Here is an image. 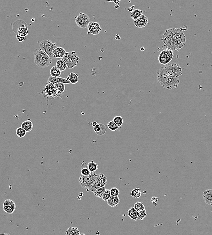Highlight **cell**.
I'll return each mask as SVG.
<instances>
[{
	"label": "cell",
	"instance_id": "obj_7",
	"mask_svg": "<svg viewBox=\"0 0 212 235\" xmlns=\"http://www.w3.org/2000/svg\"><path fill=\"white\" fill-rule=\"evenodd\" d=\"M39 46L40 49L48 55L51 59L54 58V52L57 47L55 43H53L49 40H45L39 43Z\"/></svg>",
	"mask_w": 212,
	"mask_h": 235
},
{
	"label": "cell",
	"instance_id": "obj_1",
	"mask_svg": "<svg viewBox=\"0 0 212 235\" xmlns=\"http://www.w3.org/2000/svg\"><path fill=\"white\" fill-rule=\"evenodd\" d=\"M157 82L162 87L168 90L176 88L180 84L179 78L169 77L158 70L156 76Z\"/></svg>",
	"mask_w": 212,
	"mask_h": 235
},
{
	"label": "cell",
	"instance_id": "obj_20",
	"mask_svg": "<svg viewBox=\"0 0 212 235\" xmlns=\"http://www.w3.org/2000/svg\"><path fill=\"white\" fill-rule=\"evenodd\" d=\"M21 127L24 128L27 132H31L33 128V124L31 121L28 119V120L22 123Z\"/></svg>",
	"mask_w": 212,
	"mask_h": 235
},
{
	"label": "cell",
	"instance_id": "obj_30",
	"mask_svg": "<svg viewBox=\"0 0 212 235\" xmlns=\"http://www.w3.org/2000/svg\"><path fill=\"white\" fill-rule=\"evenodd\" d=\"M130 195H131V196L134 198H139L142 195V191L139 188H135L131 191Z\"/></svg>",
	"mask_w": 212,
	"mask_h": 235
},
{
	"label": "cell",
	"instance_id": "obj_23",
	"mask_svg": "<svg viewBox=\"0 0 212 235\" xmlns=\"http://www.w3.org/2000/svg\"><path fill=\"white\" fill-rule=\"evenodd\" d=\"M66 235H80V231L78 228L70 227L66 231Z\"/></svg>",
	"mask_w": 212,
	"mask_h": 235
},
{
	"label": "cell",
	"instance_id": "obj_21",
	"mask_svg": "<svg viewBox=\"0 0 212 235\" xmlns=\"http://www.w3.org/2000/svg\"><path fill=\"white\" fill-rule=\"evenodd\" d=\"M66 79L70 81V83L76 84L79 81V75L77 73L71 72L68 75Z\"/></svg>",
	"mask_w": 212,
	"mask_h": 235
},
{
	"label": "cell",
	"instance_id": "obj_34",
	"mask_svg": "<svg viewBox=\"0 0 212 235\" xmlns=\"http://www.w3.org/2000/svg\"><path fill=\"white\" fill-rule=\"evenodd\" d=\"M27 132L22 127H19L16 130V134L18 137L20 138L24 137L26 135Z\"/></svg>",
	"mask_w": 212,
	"mask_h": 235
},
{
	"label": "cell",
	"instance_id": "obj_5",
	"mask_svg": "<svg viewBox=\"0 0 212 235\" xmlns=\"http://www.w3.org/2000/svg\"><path fill=\"white\" fill-rule=\"evenodd\" d=\"M182 30L177 28H171L166 31L163 35L161 40L171 41L179 39L184 35Z\"/></svg>",
	"mask_w": 212,
	"mask_h": 235
},
{
	"label": "cell",
	"instance_id": "obj_4",
	"mask_svg": "<svg viewBox=\"0 0 212 235\" xmlns=\"http://www.w3.org/2000/svg\"><path fill=\"white\" fill-rule=\"evenodd\" d=\"M186 37L185 35L179 39L171 41H163L164 46L166 48L172 51H179L180 49L184 47L186 43Z\"/></svg>",
	"mask_w": 212,
	"mask_h": 235
},
{
	"label": "cell",
	"instance_id": "obj_19",
	"mask_svg": "<svg viewBox=\"0 0 212 235\" xmlns=\"http://www.w3.org/2000/svg\"><path fill=\"white\" fill-rule=\"evenodd\" d=\"M107 202V204L110 206L114 207H117L118 204L120 203V199L118 196L114 197L111 196Z\"/></svg>",
	"mask_w": 212,
	"mask_h": 235
},
{
	"label": "cell",
	"instance_id": "obj_39",
	"mask_svg": "<svg viewBox=\"0 0 212 235\" xmlns=\"http://www.w3.org/2000/svg\"><path fill=\"white\" fill-rule=\"evenodd\" d=\"M111 195L112 196H118L119 195V191L118 189L117 188H112L110 189Z\"/></svg>",
	"mask_w": 212,
	"mask_h": 235
},
{
	"label": "cell",
	"instance_id": "obj_26",
	"mask_svg": "<svg viewBox=\"0 0 212 235\" xmlns=\"http://www.w3.org/2000/svg\"><path fill=\"white\" fill-rule=\"evenodd\" d=\"M56 66L61 72L64 71L65 70H66V68L67 67L65 62L62 59L58 60L57 62Z\"/></svg>",
	"mask_w": 212,
	"mask_h": 235
},
{
	"label": "cell",
	"instance_id": "obj_6",
	"mask_svg": "<svg viewBox=\"0 0 212 235\" xmlns=\"http://www.w3.org/2000/svg\"><path fill=\"white\" fill-rule=\"evenodd\" d=\"M98 176L95 172L91 173L87 176L81 175L79 179L80 184L84 189H90L94 185Z\"/></svg>",
	"mask_w": 212,
	"mask_h": 235
},
{
	"label": "cell",
	"instance_id": "obj_9",
	"mask_svg": "<svg viewBox=\"0 0 212 235\" xmlns=\"http://www.w3.org/2000/svg\"><path fill=\"white\" fill-rule=\"evenodd\" d=\"M173 56V52L172 50H163L159 56V63L162 65H166L172 61Z\"/></svg>",
	"mask_w": 212,
	"mask_h": 235
},
{
	"label": "cell",
	"instance_id": "obj_35",
	"mask_svg": "<svg viewBox=\"0 0 212 235\" xmlns=\"http://www.w3.org/2000/svg\"><path fill=\"white\" fill-rule=\"evenodd\" d=\"M147 215V213L146 209L138 211L137 212V220H143L146 218Z\"/></svg>",
	"mask_w": 212,
	"mask_h": 235
},
{
	"label": "cell",
	"instance_id": "obj_38",
	"mask_svg": "<svg viewBox=\"0 0 212 235\" xmlns=\"http://www.w3.org/2000/svg\"><path fill=\"white\" fill-rule=\"evenodd\" d=\"M111 196V195L110 190L106 189L104 194L103 195L102 198L104 201H107Z\"/></svg>",
	"mask_w": 212,
	"mask_h": 235
},
{
	"label": "cell",
	"instance_id": "obj_22",
	"mask_svg": "<svg viewBox=\"0 0 212 235\" xmlns=\"http://www.w3.org/2000/svg\"><path fill=\"white\" fill-rule=\"evenodd\" d=\"M128 217L134 221L137 220V212L134 208V207H131L128 211Z\"/></svg>",
	"mask_w": 212,
	"mask_h": 235
},
{
	"label": "cell",
	"instance_id": "obj_42",
	"mask_svg": "<svg viewBox=\"0 0 212 235\" xmlns=\"http://www.w3.org/2000/svg\"><path fill=\"white\" fill-rule=\"evenodd\" d=\"M101 125H100V124H98L97 125H96V126L94 127V128H93V130H94V132H95L96 134H98V133H99V132H100V131H101Z\"/></svg>",
	"mask_w": 212,
	"mask_h": 235
},
{
	"label": "cell",
	"instance_id": "obj_27",
	"mask_svg": "<svg viewBox=\"0 0 212 235\" xmlns=\"http://www.w3.org/2000/svg\"><path fill=\"white\" fill-rule=\"evenodd\" d=\"M62 72L59 70L56 66H54L51 68L50 70V74L51 76L53 77H55V78H58V77H60L61 75Z\"/></svg>",
	"mask_w": 212,
	"mask_h": 235
},
{
	"label": "cell",
	"instance_id": "obj_32",
	"mask_svg": "<svg viewBox=\"0 0 212 235\" xmlns=\"http://www.w3.org/2000/svg\"><path fill=\"white\" fill-rule=\"evenodd\" d=\"M106 190L105 187L99 188L98 189H96L95 192H94V195L95 196L97 197L102 198L103 195H104Z\"/></svg>",
	"mask_w": 212,
	"mask_h": 235
},
{
	"label": "cell",
	"instance_id": "obj_18",
	"mask_svg": "<svg viewBox=\"0 0 212 235\" xmlns=\"http://www.w3.org/2000/svg\"><path fill=\"white\" fill-rule=\"evenodd\" d=\"M66 54L71 59L75 66L78 65L80 61V58L76 52H74V51L67 52V53H66Z\"/></svg>",
	"mask_w": 212,
	"mask_h": 235
},
{
	"label": "cell",
	"instance_id": "obj_37",
	"mask_svg": "<svg viewBox=\"0 0 212 235\" xmlns=\"http://www.w3.org/2000/svg\"><path fill=\"white\" fill-rule=\"evenodd\" d=\"M134 208L137 212L143 210L145 209V206L142 202H137L134 204Z\"/></svg>",
	"mask_w": 212,
	"mask_h": 235
},
{
	"label": "cell",
	"instance_id": "obj_17",
	"mask_svg": "<svg viewBox=\"0 0 212 235\" xmlns=\"http://www.w3.org/2000/svg\"><path fill=\"white\" fill-rule=\"evenodd\" d=\"M66 54L65 50L62 47H57L54 52V58H60L62 59Z\"/></svg>",
	"mask_w": 212,
	"mask_h": 235
},
{
	"label": "cell",
	"instance_id": "obj_43",
	"mask_svg": "<svg viewBox=\"0 0 212 235\" xmlns=\"http://www.w3.org/2000/svg\"><path fill=\"white\" fill-rule=\"evenodd\" d=\"M16 38L19 41V42H23L25 40V37H24V36H20V35H17L16 36Z\"/></svg>",
	"mask_w": 212,
	"mask_h": 235
},
{
	"label": "cell",
	"instance_id": "obj_15",
	"mask_svg": "<svg viewBox=\"0 0 212 235\" xmlns=\"http://www.w3.org/2000/svg\"><path fill=\"white\" fill-rule=\"evenodd\" d=\"M48 82L52 83V84H54V85L59 84V83H63V84H64L70 83V81L67 80L66 79L60 78V77L55 78V77H53L52 76H50L49 78Z\"/></svg>",
	"mask_w": 212,
	"mask_h": 235
},
{
	"label": "cell",
	"instance_id": "obj_24",
	"mask_svg": "<svg viewBox=\"0 0 212 235\" xmlns=\"http://www.w3.org/2000/svg\"><path fill=\"white\" fill-rule=\"evenodd\" d=\"M87 167L90 171V172H95L98 169V165L95 161L92 160L88 162Z\"/></svg>",
	"mask_w": 212,
	"mask_h": 235
},
{
	"label": "cell",
	"instance_id": "obj_3",
	"mask_svg": "<svg viewBox=\"0 0 212 235\" xmlns=\"http://www.w3.org/2000/svg\"><path fill=\"white\" fill-rule=\"evenodd\" d=\"M162 73L169 77L179 78L182 75V70L179 65L172 63L163 66L158 69Z\"/></svg>",
	"mask_w": 212,
	"mask_h": 235
},
{
	"label": "cell",
	"instance_id": "obj_46",
	"mask_svg": "<svg viewBox=\"0 0 212 235\" xmlns=\"http://www.w3.org/2000/svg\"><path fill=\"white\" fill-rule=\"evenodd\" d=\"M80 235H86V234H84V233H82V234H80Z\"/></svg>",
	"mask_w": 212,
	"mask_h": 235
},
{
	"label": "cell",
	"instance_id": "obj_31",
	"mask_svg": "<svg viewBox=\"0 0 212 235\" xmlns=\"http://www.w3.org/2000/svg\"><path fill=\"white\" fill-rule=\"evenodd\" d=\"M18 34L20 36L25 37L29 34V30L27 27H21L18 30Z\"/></svg>",
	"mask_w": 212,
	"mask_h": 235
},
{
	"label": "cell",
	"instance_id": "obj_10",
	"mask_svg": "<svg viewBox=\"0 0 212 235\" xmlns=\"http://www.w3.org/2000/svg\"><path fill=\"white\" fill-rule=\"evenodd\" d=\"M75 21L77 25L82 29L87 28L90 22L89 17L83 13H80L78 16L75 17Z\"/></svg>",
	"mask_w": 212,
	"mask_h": 235
},
{
	"label": "cell",
	"instance_id": "obj_25",
	"mask_svg": "<svg viewBox=\"0 0 212 235\" xmlns=\"http://www.w3.org/2000/svg\"><path fill=\"white\" fill-rule=\"evenodd\" d=\"M55 86L57 95L59 97L60 95H63L65 90V84L63 83H59V84H55Z\"/></svg>",
	"mask_w": 212,
	"mask_h": 235
},
{
	"label": "cell",
	"instance_id": "obj_45",
	"mask_svg": "<svg viewBox=\"0 0 212 235\" xmlns=\"http://www.w3.org/2000/svg\"><path fill=\"white\" fill-rule=\"evenodd\" d=\"M98 123H97V122H96V121H94V122H92V126L93 127V128L95 127L96 126V125H98Z\"/></svg>",
	"mask_w": 212,
	"mask_h": 235
},
{
	"label": "cell",
	"instance_id": "obj_14",
	"mask_svg": "<svg viewBox=\"0 0 212 235\" xmlns=\"http://www.w3.org/2000/svg\"><path fill=\"white\" fill-rule=\"evenodd\" d=\"M149 23V20L147 17L145 15H143L139 18L134 21V26L137 28H142L147 26Z\"/></svg>",
	"mask_w": 212,
	"mask_h": 235
},
{
	"label": "cell",
	"instance_id": "obj_13",
	"mask_svg": "<svg viewBox=\"0 0 212 235\" xmlns=\"http://www.w3.org/2000/svg\"><path fill=\"white\" fill-rule=\"evenodd\" d=\"M87 29L89 33L93 35H97L102 30L100 25L96 22H90Z\"/></svg>",
	"mask_w": 212,
	"mask_h": 235
},
{
	"label": "cell",
	"instance_id": "obj_28",
	"mask_svg": "<svg viewBox=\"0 0 212 235\" xmlns=\"http://www.w3.org/2000/svg\"><path fill=\"white\" fill-rule=\"evenodd\" d=\"M142 10L139 9H136L133 10V12L131 13L130 16H131V19L134 20L137 19L139 18L140 17L142 16Z\"/></svg>",
	"mask_w": 212,
	"mask_h": 235
},
{
	"label": "cell",
	"instance_id": "obj_44",
	"mask_svg": "<svg viewBox=\"0 0 212 235\" xmlns=\"http://www.w3.org/2000/svg\"><path fill=\"white\" fill-rule=\"evenodd\" d=\"M158 198L156 197H153L151 199V202H152L155 205H156V204H157V202H158Z\"/></svg>",
	"mask_w": 212,
	"mask_h": 235
},
{
	"label": "cell",
	"instance_id": "obj_11",
	"mask_svg": "<svg viewBox=\"0 0 212 235\" xmlns=\"http://www.w3.org/2000/svg\"><path fill=\"white\" fill-rule=\"evenodd\" d=\"M107 183V178L103 174L98 175V177L93 186L90 188V190L94 193L96 189L102 187H105Z\"/></svg>",
	"mask_w": 212,
	"mask_h": 235
},
{
	"label": "cell",
	"instance_id": "obj_12",
	"mask_svg": "<svg viewBox=\"0 0 212 235\" xmlns=\"http://www.w3.org/2000/svg\"><path fill=\"white\" fill-rule=\"evenodd\" d=\"M3 210L9 214H12L16 209L15 202L10 199H7L4 201L3 205Z\"/></svg>",
	"mask_w": 212,
	"mask_h": 235
},
{
	"label": "cell",
	"instance_id": "obj_29",
	"mask_svg": "<svg viewBox=\"0 0 212 235\" xmlns=\"http://www.w3.org/2000/svg\"><path fill=\"white\" fill-rule=\"evenodd\" d=\"M62 59L65 62L66 65H67V67L69 69H72V68H73L75 67V66L74 65L72 60H71V59L70 57H68L66 54L62 58Z\"/></svg>",
	"mask_w": 212,
	"mask_h": 235
},
{
	"label": "cell",
	"instance_id": "obj_40",
	"mask_svg": "<svg viewBox=\"0 0 212 235\" xmlns=\"http://www.w3.org/2000/svg\"><path fill=\"white\" fill-rule=\"evenodd\" d=\"M81 175H83V176L89 175L91 173L90 171L87 167H83L81 168Z\"/></svg>",
	"mask_w": 212,
	"mask_h": 235
},
{
	"label": "cell",
	"instance_id": "obj_33",
	"mask_svg": "<svg viewBox=\"0 0 212 235\" xmlns=\"http://www.w3.org/2000/svg\"><path fill=\"white\" fill-rule=\"evenodd\" d=\"M113 122L117 125L119 127H120L124 123V120L123 118L120 116H115L113 118Z\"/></svg>",
	"mask_w": 212,
	"mask_h": 235
},
{
	"label": "cell",
	"instance_id": "obj_16",
	"mask_svg": "<svg viewBox=\"0 0 212 235\" xmlns=\"http://www.w3.org/2000/svg\"><path fill=\"white\" fill-rule=\"evenodd\" d=\"M203 199L205 203L212 206V189L206 190L203 193Z\"/></svg>",
	"mask_w": 212,
	"mask_h": 235
},
{
	"label": "cell",
	"instance_id": "obj_41",
	"mask_svg": "<svg viewBox=\"0 0 212 235\" xmlns=\"http://www.w3.org/2000/svg\"><path fill=\"white\" fill-rule=\"evenodd\" d=\"M100 125H101V131H100V132H99V133H98L97 134L100 136L103 135L104 134H105V133H106V126H105V125H104L103 124H100Z\"/></svg>",
	"mask_w": 212,
	"mask_h": 235
},
{
	"label": "cell",
	"instance_id": "obj_8",
	"mask_svg": "<svg viewBox=\"0 0 212 235\" xmlns=\"http://www.w3.org/2000/svg\"><path fill=\"white\" fill-rule=\"evenodd\" d=\"M42 94L44 97L48 99H55L59 97L55 85L49 82H47L42 91Z\"/></svg>",
	"mask_w": 212,
	"mask_h": 235
},
{
	"label": "cell",
	"instance_id": "obj_36",
	"mask_svg": "<svg viewBox=\"0 0 212 235\" xmlns=\"http://www.w3.org/2000/svg\"><path fill=\"white\" fill-rule=\"evenodd\" d=\"M108 128L111 131H114L118 129L119 127L116 124L113 122V120L110 121L108 123L107 125Z\"/></svg>",
	"mask_w": 212,
	"mask_h": 235
},
{
	"label": "cell",
	"instance_id": "obj_2",
	"mask_svg": "<svg viewBox=\"0 0 212 235\" xmlns=\"http://www.w3.org/2000/svg\"><path fill=\"white\" fill-rule=\"evenodd\" d=\"M34 61L35 64L41 68L48 67L52 63V59L40 48L34 51Z\"/></svg>",
	"mask_w": 212,
	"mask_h": 235
}]
</instances>
